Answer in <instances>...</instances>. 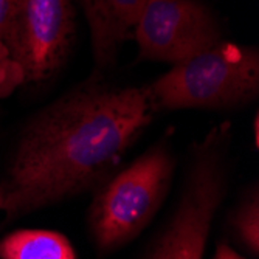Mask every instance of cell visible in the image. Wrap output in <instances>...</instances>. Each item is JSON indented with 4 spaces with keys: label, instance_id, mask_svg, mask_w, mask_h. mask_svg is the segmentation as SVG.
Masks as SVG:
<instances>
[{
    "label": "cell",
    "instance_id": "cell-1",
    "mask_svg": "<svg viewBox=\"0 0 259 259\" xmlns=\"http://www.w3.org/2000/svg\"><path fill=\"white\" fill-rule=\"evenodd\" d=\"M145 87L87 82L45 107L20 138L4 211L17 218L100 185L152 121Z\"/></svg>",
    "mask_w": 259,
    "mask_h": 259
},
{
    "label": "cell",
    "instance_id": "cell-2",
    "mask_svg": "<svg viewBox=\"0 0 259 259\" xmlns=\"http://www.w3.org/2000/svg\"><path fill=\"white\" fill-rule=\"evenodd\" d=\"M145 90L155 110L241 106L259 93V56L253 47L219 42L174 64Z\"/></svg>",
    "mask_w": 259,
    "mask_h": 259
},
{
    "label": "cell",
    "instance_id": "cell-3",
    "mask_svg": "<svg viewBox=\"0 0 259 259\" xmlns=\"http://www.w3.org/2000/svg\"><path fill=\"white\" fill-rule=\"evenodd\" d=\"M174 155L166 140L141 154L103 183L89 213L90 234L100 254L115 251L143 231L166 197Z\"/></svg>",
    "mask_w": 259,
    "mask_h": 259
},
{
    "label": "cell",
    "instance_id": "cell-4",
    "mask_svg": "<svg viewBox=\"0 0 259 259\" xmlns=\"http://www.w3.org/2000/svg\"><path fill=\"white\" fill-rule=\"evenodd\" d=\"M228 143L230 124L224 123L197 145L177 209L155 241L149 259H203L211 224L227 190Z\"/></svg>",
    "mask_w": 259,
    "mask_h": 259
},
{
    "label": "cell",
    "instance_id": "cell-5",
    "mask_svg": "<svg viewBox=\"0 0 259 259\" xmlns=\"http://www.w3.org/2000/svg\"><path fill=\"white\" fill-rule=\"evenodd\" d=\"M75 33L72 0H10L4 45L23 82L50 78Z\"/></svg>",
    "mask_w": 259,
    "mask_h": 259
},
{
    "label": "cell",
    "instance_id": "cell-6",
    "mask_svg": "<svg viewBox=\"0 0 259 259\" xmlns=\"http://www.w3.org/2000/svg\"><path fill=\"white\" fill-rule=\"evenodd\" d=\"M132 36L141 59L172 65L221 42L216 19L197 0H146Z\"/></svg>",
    "mask_w": 259,
    "mask_h": 259
},
{
    "label": "cell",
    "instance_id": "cell-7",
    "mask_svg": "<svg viewBox=\"0 0 259 259\" xmlns=\"http://www.w3.org/2000/svg\"><path fill=\"white\" fill-rule=\"evenodd\" d=\"M146 0H81L98 67L113 62L121 44L134 34Z\"/></svg>",
    "mask_w": 259,
    "mask_h": 259
},
{
    "label": "cell",
    "instance_id": "cell-8",
    "mask_svg": "<svg viewBox=\"0 0 259 259\" xmlns=\"http://www.w3.org/2000/svg\"><path fill=\"white\" fill-rule=\"evenodd\" d=\"M0 259H78L61 233L49 230L14 231L0 242Z\"/></svg>",
    "mask_w": 259,
    "mask_h": 259
},
{
    "label": "cell",
    "instance_id": "cell-9",
    "mask_svg": "<svg viewBox=\"0 0 259 259\" xmlns=\"http://www.w3.org/2000/svg\"><path fill=\"white\" fill-rule=\"evenodd\" d=\"M233 230L236 233L239 242L253 254L257 256L259 253V199L257 193L251 194L239 209L234 213L233 219Z\"/></svg>",
    "mask_w": 259,
    "mask_h": 259
},
{
    "label": "cell",
    "instance_id": "cell-10",
    "mask_svg": "<svg viewBox=\"0 0 259 259\" xmlns=\"http://www.w3.org/2000/svg\"><path fill=\"white\" fill-rule=\"evenodd\" d=\"M22 82L23 79L17 67L4 52H0V98L7 97Z\"/></svg>",
    "mask_w": 259,
    "mask_h": 259
},
{
    "label": "cell",
    "instance_id": "cell-11",
    "mask_svg": "<svg viewBox=\"0 0 259 259\" xmlns=\"http://www.w3.org/2000/svg\"><path fill=\"white\" fill-rule=\"evenodd\" d=\"M8 2H10V0H0V52H4L5 55H7V50H5V45H4V37H5V23H7Z\"/></svg>",
    "mask_w": 259,
    "mask_h": 259
},
{
    "label": "cell",
    "instance_id": "cell-12",
    "mask_svg": "<svg viewBox=\"0 0 259 259\" xmlns=\"http://www.w3.org/2000/svg\"><path fill=\"white\" fill-rule=\"evenodd\" d=\"M214 259H244L241 254H238L230 245L227 244H219L216 248V254Z\"/></svg>",
    "mask_w": 259,
    "mask_h": 259
},
{
    "label": "cell",
    "instance_id": "cell-13",
    "mask_svg": "<svg viewBox=\"0 0 259 259\" xmlns=\"http://www.w3.org/2000/svg\"><path fill=\"white\" fill-rule=\"evenodd\" d=\"M257 134H259V120H257V115H256V118H254V145L257 146V143H259V137H257Z\"/></svg>",
    "mask_w": 259,
    "mask_h": 259
},
{
    "label": "cell",
    "instance_id": "cell-14",
    "mask_svg": "<svg viewBox=\"0 0 259 259\" xmlns=\"http://www.w3.org/2000/svg\"><path fill=\"white\" fill-rule=\"evenodd\" d=\"M4 203H5V190L4 185H0V211H4Z\"/></svg>",
    "mask_w": 259,
    "mask_h": 259
}]
</instances>
